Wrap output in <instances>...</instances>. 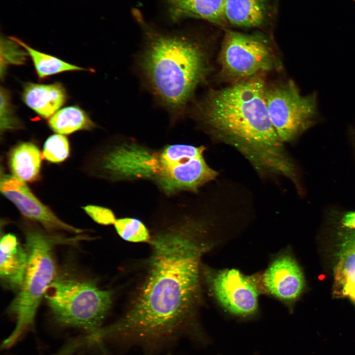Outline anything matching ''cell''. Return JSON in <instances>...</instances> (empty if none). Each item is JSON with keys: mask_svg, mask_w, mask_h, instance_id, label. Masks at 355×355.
<instances>
[{"mask_svg": "<svg viewBox=\"0 0 355 355\" xmlns=\"http://www.w3.org/2000/svg\"><path fill=\"white\" fill-rule=\"evenodd\" d=\"M222 74L237 82L276 67L268 42L258 35L227 31L219 57Z\"/></svg>", "mask_w": 355, "mask_h": 355, "instance_id": "cell-8", "label": "cell"}, {"mask_svg": "<svg viewBox=\"0 0 355 355\" xmlns=\"http://www.w3.org/2000/svg\"><path fill=\"white\" fill-rule=\"evenodd\" d=\"M354 1H355V0H354Z\"/></svg>", "mask_w": 355, "mask_h": 355, "instance_id": "cell-26", "label": "cell"}, {"mask_svg": "<svg viewBox=\"0 0 355 355\" xmlns=\"http://www.w3.org/2000/svg\"><path fill=\"white\" fill-rule=\"evenodd\" d=\"M349 230L344 237L335 268L333 293L355 304V230Z\"/></svg>", "mask_w": 355, "mask_h": 355, "instance_id": "cell-15", "label": "cell"}, {"mask_svg": "<svg viewBox=\"0 0 355 355\" xmlns=\"http://www.w3.org/2000/svg\"><path fill=\"white\" fill-rule=\"evenodd\" d=\"M170 19L178 22L188 18H197L225 26V0H163Z\"/></svg>", "mask_w": 355, "mask_h": 355, "instance_id": "cell-14", "label": "cell"}, {"mask_svg": "<svg viewBox=\"0 0 355 355\" xmlns=\"http://www.w3.org/2000/svg\"><path fill=\"white\" fill-rule=\"evenodd\" d=\"M262 282L270 294L286 302L296 299L304 286L303 275L298 264L287 254L279 255L270 263L263 274Z\"/></svg>", "mask_w": 355, "mask_h": 355, "instance_id": "cell-11", "label": "cell"}, {"mask_svg": "<svg viewBox=\"0 0 355 355\" xmlns=\"http://www.w3.org/2000/svg\"><path fill=\"white\" fill-rule=\"evenodd\" d=\"M10 102L7 90L0 89V131L15 130L21 126L20 122L15 117Z\"/></svg>", "mask_w": 355, "mask_h": 355, "instance_id": "cell-23", "label": "cell"}, {"mask_svg": "<svg viewBox=\"0 0 355 355\" xmlns=\"http://www.w3.org/2000/svg\"><path fill=\"white\" fill-rule=\"evenodd\" d=\"M116 232L124 240L133 243L146 242L150 239V233L145 225L135 217L117 219L113 224Z\"/></svg>", "mask_w": 355, "mask_h": 355, "instance_id": "cell-20", "label": "cell"}, {"mask_svg": "<svg viewBox=\"0 0 355 355\" xmlns=\"http://www.w3.org/2000/svg\"><path fill=\"white\" fill-rule=\"evenodd\" d=\"M133 13L144 39L138 58L139 70L151 92L176 122L206 75V49L192 35L162 32L145 21L138 10Z\"/></svg>", "mask_w": 355, "mask_h": 355, "instance_id": "cell-4", "label": "cell"}, {"mask_svg": "<svg viewBox=\"0 0 355 355\" xmlns=\"http://www.w3.org/2000/svg\"><path fill=\"white\" fill-rule=\"evenodd\" d=\"M340 222L343 228L355 230V211L342 213Z\"/></svg>", "mask_w": 355, "mask_h": 355, "instance_id": "cell-25", "label": "cell"}, {"mask_svg": "<svg viewBox=\"0 0 355 355\" xmlns=\"http://www.w3.org/2000/svg\"><path fill=\"white\" fill-rule=\"evenodd\" d=\"M265 100L270 121L283 143L294 141L315 122L316 95L301 96L292 81L266 87Z\"/></svg>", "mask_w": 355, "mask_h": 355, "instance_id": "cell-7", "label": "cell"}, {"mask_svg": "<svg viewBox=\"0 0 355 355\" xmlns=\"http://www.w3.org/2000/svg\"><path fill=\"white\" fill-rule=\"evenodd\" d=\"M22 99L26 105L40 116L51 117L64 104L67 93L60 83L49 84L27 83Z\"/></svg>", "mask_w": 355, "mask_h": 355, "instance_id": "cell-16", "label": "cell"}, {"mask_svg": "<svg viewBox=\"0 0 355 355\" xmlns=\"http://www.w3.org/2000/svg\"><path fill=\"white\" fill-rule=\"evenodd\" d=\"M44 297L59 323L85 330L90 334L101 328L112 304L110 291L92 281L71 278L55 279Z\"/></svg>", "mask_w": 355, "mask_h": 355, "instance_id": "cell-6", "label": "cell"}, {"mask_svg": "<svg viewBox=\"0 0 355 355\" xmlns=\"http://www.w3.org/2000/svg\"><path fill=\"white\" fill-rule=\"evenodd\" d=\"M206 149L183 143L153 148L122 137L99 150L93 170L97 177L113 182L149 181L167 197L196 194L218 175L205 159Z\"/></svg>", "mask_w": 355, "mask_h": 355, "instance_id": "cell-3", "label": "cell"}, {"mask_svg": "<svg viewBox=\"0 0 355 355\" xmlns=\"http://www.w3.org/2000/svg\"><path fill=\"white\" fill-rule=\"evenodd\" d=\"M207 276L213 297L226 312L240 317L256 313L259 290L252 277L236 269L208 272Z\"/></svg>", "mask_w": 355, "mask_h": 355, "instance_id": "cell-9", "label": "cell"}, {"mask_svg": "<svg viewBox=\"0 0 355 355\" xmlns=\"http://www.w3.org/2000/svg\"><path fill=\"white\" fill-rule=\"evenodd\" d=\"M11 36L0 38V71L9 64H23L28 53Z\"/></svg>", "mask_w": 355, "mask_h": 355, "instance_id": "cell-22", "label": "cell"}, {"mask_svg": "<svg viewBox=\"0 0 355 355\" xmlns=\"http://www.w3.org/2000/svg\"><path fill=\"white\" fill-rule=\"evenodd\" d=\"M146 273L126 314L108 327L112 336L146 343L174 337L193 323L200 301V266L216 245L211 223L184 203L152 215Z\"/></svg>", "mask_w": 355, "mask_h": 355, "instance_id": "cell-1", "label": "cell"}, {"mask_svg": "<svg viewBox=\"0 0 355 355\" xmlns=\"http://www.w3.org/2000/svg\"><path fill=\"white\" fill-rule=\"evenodd\" d=\"M11 37L22 46L31 57L36 73L40 79L65 71L86 70L54 56L35 50L16 37Z\"/></svg>", "mask_w": 355, "mask_h": 355, "instance_id": "cell-19", "label": "cell"}, {"mask_svg": "<svg viewBox=\"0 0 355 355\" xmlns=\"http://www.w3.org/2000/svg\"><path fill=\"white\" fill-rule=\"evenodd\" d=\"M0 189L24 216L39 222L47 230L73 233L83 231L59 219L50 208L38 200L24 181L14 176L6 175L1 177Z\"/></svg>", "mask_w": 355, "mask_h": 355, "instance_id": "cell-10", "label": "cell"}, {"mask_svg": "<svg viewBox=\"0 0 355 355\" xmlns=\"http://www.w3.org/2000/svg\"><path fill=\"white\" fill-rule=\"evenodd\" d=\"M70 144L67 138L61 134H54L47 138L43 148V156L47 161L58 163L69 156Z\"/></svg>", "mask_w": 355, "mask_h": 355, "instance_id": "cell-21", "label": "cell"}, {"mask_svg": "<svg viewBox=\"0 0 355 355\" xmlns=\"http://www.w3.org/2000/svg\"><path fill=\"white\" fill-rule=\"evenodd\" d=\"M276 0H225L227 24L241 28L259 27L271 20Z\"/></svg>", "mask_w": 355, "mask_h": 355, "instance_id": "cell-13", "label": "cell"}, {"mask_svg": "<svg viewBox=\"0 0 355 355\" xmlns=\"http://www.w3.org/2000/svg\"><path fill=\"white\" fill-rule=\"evenodd\" d=\"M25 247L28 261L23 284L8 308L14 316L16 326L3 342V347L13 345L26 331L33 327L36 314L48 286L54 280L56 266L54 245L64 240L36 229L25 231Z\"/></svg>", "mask_w": 355, "mask_h": 355, "instance_id": "cell-5", "label": "cell"}, {"mask_svg": "<svg viewBox=\"0 0 355 355\" xmlns=\"http://www.w3.org/2000/svg\"><path fill=\"white\" fill-rule=\"evenodd\" d=\"M48 124L53 131L63 135L80 130H89L95 127V124L87 113L76 106H70L59 110L50 118Z\"/></svg>", "mask_w": 355, "mask_h": 355, "instance_id": "cell-18", "label": "cell"}, {"mask_svg": "<svg viewBox=\"0 0 355 355\" xmlns=\"http://www.w3.org/2000/svg\"><path fill=\"white\" fill-rule=\"evenodd\" d=\"M41 154L38 147L30 142L14 146L8 156V164L13 176L24 182L37 180L40 176Z\"/></svg>", "mask_w": 355, "mask_h": 355, "instance_id": "cell-17", "label": "cell"}, {"mask_svg": "<svg viewBox=\"0 0 355 355\" xmlns=\"http://www.w3.org/2000/svg\"><path fill=\"white\" fill-rule=\"evenodd\" d=\"M266 86L258 75L209 91L195 107L200 128L242 154L260 175L284 176L296 185V169L268 115Z\"/></svg>", "mask_w": 355, "mask_h": 355, "instance_id": "cell-2", "label": "cell"}, {"mask_svg": "<svg viewBox=\"0 0 355 355\" xmlns=\"http://www.w3.org/2000/svg\"><path fill=\"white\" fill-rule=\"evenodd\" d=\"M82 209L94 221L101 225L114 224L117 219L114 213L106 207L91 205Z\"/></svg>", "mask_w": 355, "mask_h": 355, "instance_id": "cell-24", "label": "cell"}, {"mask_svg": "<svg viewBox=\"0 0 355 355\" xmlns=\"http://www.w3.org/2000/svg\"><path fill=\"white\" fill-rule=\"evenodd\" d=\"M0 246L1 281L6 288L19 290L23 284L27 264L26 249L11 233L1 237Z\"/></svg>", "mask_w": 355, "mask_h": 355, "instance_id": "cell-12", "label": "cell"}]
</instances>
